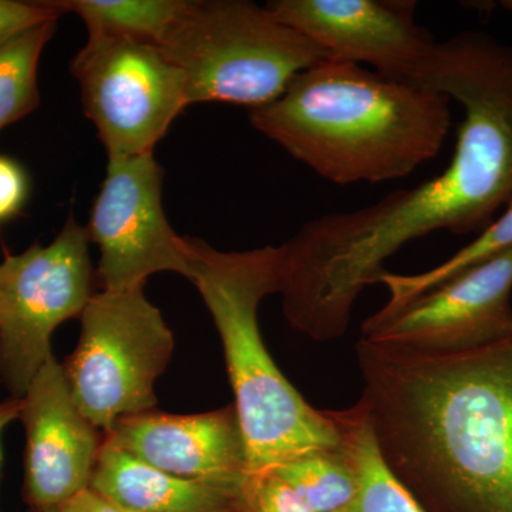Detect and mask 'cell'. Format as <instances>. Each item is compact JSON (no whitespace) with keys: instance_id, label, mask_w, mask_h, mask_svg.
Listing matches in <instances>:
<instances>
[{"instance_id":"5bb4252c","label":"cell","mask_w":512,"mask_h":512,"mask_svg":"<svg viewBox=\"0 0 512 512\" xmlns=\"http://www.w3.org/2000/svg\"><path fill=\"white\" fill-rule=\"evenodd\" d=\"M90 490L131 512H224L242 493L164 473L104 437Z\"/></svg>"},{"instance_id":"d4e9b609","label":"cell","mask_w":512,"mask_h":512,"mask_svg":"<svg viewBox=\"0 0 512 512\" xmlns=\"http://www.w3.org/2000/svg\"><path fill=\"white\" fill-rule=\"evenodd\" d=\"M500 8L511 10L512 12V0H503V2H500Z\"/></svg>"},{"instance_id":"4fadbf2b","label":"cell","mask_w":512,"mask_h":512,"mask_svg":"<svg viewBox=\"0 0 512 512\" xmlns=\"http://www.w3.org/2000/svg\"><path fill=\"white\" fill-rule=\"evenodd\" d=\"M104 437L171 476L244 491L247 448L235 404L207 413L124 417Z\"/></svg>"},{"instance_id":"7c38bea8","label":"cell","mask_w":512,"mask_h":512,"mask_svg":"<svg viewBox=\"0 0 512 512\" xmlns=\"http://www.w3.org/2000/svg\"><path fill=\"white\" fill-rule=\"evenodd\" d=\"M19 402L26 431L23 495L30 511H55L90 487L104 433L74 403L55 356Z\"/></svg>"},{"instance_id":"30bf717a","label":"cell","mask_w":512,"mask_h":512,"mask_svg":"<svg viewBox=\"0 0 512 512\" xmlns=\"http://www.w3.org/2000/svg\"><path fill=\"white\" fill-rule=\"evenodd\" d=\"M512 248L414 299L370 316L362 338L421 353L468 352L512 338Z\"/></svg>"},{"instance_id":"7a4b0ae2","label":"cell","mask_w":512,"mask_h":512,"mask_svg":"<svg viewBox=\"0 0 512 512\" xmlns=\"http://www.w3.org/2000/svg\"><path fill=\"white\" fill-rule=\"evenodd\" d=\"M384 464L424 512H512V338L461 353L360 339Z\"/></svg>"},{"instance_id":"ba28073f","label":"cell","mask_w":512,"mask_h":512,"mask_svg":"<svg viewBox=\"0 0 512 512\" xmlns=\"http://www.w3.org/2000/svg\"><path fill=\"white\" fill-rule=\"evenodd\" d=\"M84 113L109 157L154 154L190 106L183 73L160 47L120 37H89L72 62Z\"/></svg>"},{"instance_id":"cb8c5ba5","label":"cell","mask_w":512,"mask_h":512,"mask_svg":"<svg viewBox=\"0 0 512 512\" xmlns=\"http://www.w3.org/2000/svg\"><path fill=\"white\" fill-rule=\"evenodd\" d=\"M19 399H10L8 402L0 403V461H2V436L3 431L12 421L19 419Z\"/></svg>"},{"instance_id":"44dd1931","label":"cell","mask_w":512,"mask_h":512,"mask_svg":"<svg viewBox=\"0 0 512 512\" xmlns=\"http://www.w3.org/2000/svg\"><path fill=\"white\" fill-rule=\"evenodd\" d=\"M62 15L49 2L0 0V42Z\"/></svg>"},{"instance_id":"484cf974","label":"cell","mask_w":512,"mask_h":512,"mask_svg":"<svg viewBox=\"0 0 512 512\" xmlns=\"http://www.w3.org/2000/svg\"><path fill=\"white\" fill-rule=\"evenodd\" d=\"M30 512H37V511H30ZM43 512H56V510L55 511H43Z\"/></svg>"},{"instance_id":"2e32d148","label":"cell","mask_w":512,"mask_h":512,"mask_svg":"<svg viewBox=\"0 0 512 512\" xmlns=\"http://www.w3.org/2000/svg\"><path fill=\"white\" fill-rule=\"evenodd\" d=\"M60 12L76 13L89 37H120L161 46L188 0H56Z\"/></svg>"},{"instance_id":"9a60e30c","label":"cell","mask_w":512,"mask_h":512,"mask_svg":"<svg viewBox=\"0 0 512 512\" xmlns=\"http://www.w3.org/2000/svg\"><path fill=\"white\" fill-rule=\"evenodd\" d=\"M338 424L343 446L357 474V497L350 512H424L420 504L384 464L369 414L363 403L345 410H330Z\"/></svg>"},{"instance_id":"6da1fadb","label":"cell","mask_w":512,"mask_h":512,"mask_svg":"<svg viewBox=\"0 0 512 512\" xmlns=\"http://www.w3.org/2000/svg\"><path fill=\"white\" fill-rule=\"evenodd\" d=\"M410 82L463 107L453 157L417 187L320 215L281 245L282 311L315 342L345 335L360 293L404 245L436 231L480 234L512 202V46L458 33L436 42Z\"/></svg>"},{"instance_id":"9c48e42d","label":"cell","mask_w":512,"mask_h":512,"mask_svg":"<svg viewBox=\"0 0 512 512\" xmlns=\"http://www.w3.org/2000/svg\"><path fill=\"white\" fill-rule=\"evenodd\" d=\"M161 191L163 170L154 154L109 157L86 227L99 248L97 276L103 291L144 288L158 272L190 281V242L171 228Z\"/></svg>"},{"instance_id":"277c9868","label":"cell","mask_w":512,"mask_h":512,"mask_svg":"<svg viewBox=\"0 0 512 512\" xmlns=\"http://www.w3.org/2000/svg\"><path fill=\"white\" fill-rule=\"evenodd\" d=\"M190 281L200 292L224 348L248 476L285 466L312 451L342 444L330 410L303 399L266 349L258 309L281 289V247L225 252L188 237Z\"/></svg>"},{"instance_id":"52a82bcc","label":"cell","mask_w":512,"mask_h":512,"mask_svg":"<svg viewBox=\"0 0 512 512\" xmlns=\"http://www.w3.org/2000/svg\"><path fill=\"white\" fill-rule=\"evenodd\" d=\"M89 244L70 214L50 244H33L0 264V383L12 399L25 396L53 356L55 330L80 318L96 293Z\"/></svg>"},{"instance_id":"3957f363","label":"cell","mask_w":512,"mask_h":512,"mask_svg":"<svg viewBox=\"0 0 512 512\" xmlns=\"http://www.w3.org/2000/svg\"><path fill=\"white\" fill-rule=\"evenodd\" d=\"M446 94L326 59L296 74L251 126L336 185L400 180L439 156L451 127Z\"/></svg>"},{"instance_id":"8fae6325","label":"cell","mask_w":512,"mask_h":512,"mask_svg":"<svg viewBox=\"0 0 512 512\" xmlns=\"http://www.w3.org/2000/svg\"><path fill=\"white\" fill-rule=\"evenodd\" d=\"M404 0H271L276 19L325 50L329 59L370 64L384 77L409 80L437 40Z\"/></svg>"},{"instance_id":"7402d4cb","label":"cell","mask_w":512,"mask_h":512,"mask_svg":"<svg viewBox=\"0 0 512 512\" xmlns=\"http://www.w3.org/2000/svg\"><path fill=\"white\" fill-rule=\"evenodd\" d=\"M28 197V178L12 158L0 156V222L15 217Z\"/></svg>"},{"instance_id":"8992f818","label":"cell","mask_w":512,"mask_h":512,"mask_svg":"<svg viewBox=\"0 0 512 512\" xmlns=\"http://www.w3.org/2000/svg\"><path fill=\"white\" fill-rule=\"evenodd\" d=\"M80 339L62 363L80 412L103 433L124 417L156 409L154 386L171 362L174 335L144 288L96 292Z\"/></svg>"},{"instance_id":"4316f807","label":"cell","mask_w":512,"mask_h":512,"mask_svg":"<svg viewBox=\"0 0 512 512\" xmlns=\"http://www.w3.org/2000/svg\"><path fill=\"white\" fill-rule=\"evenodd\" d=\"M244 508H245V507H244ZM245 512H247V511H245Z\"/></svg>"},{"instance_id":"e0dca14e","label":"cell","mask_w":512,"mask_h":512,"mask_svg":"<svg viewBox=\"0 0 512 512\" xmlns=\"http://www.w3.org/2000/svg\"><path fill=\"white\" fill-rule=\"evenodd\" d=\"M512 248V202L477 237L429 271L421 274L400 275L383 271L377 278V284L386 286L389 301L376 312L379 316H389L409 305L414 299L446 284L450 279L463 274L474 266L483 264L494 256L503 254Z\"/></svg>"},{"instance_id":"5b68a950","label":"cell","mask_w":512,"mask_h":512,"mask_svg":"<svg viewBox=\"0 0 512 512\" xmlns=\"http://www.w3.org/2000/svg\"><path fill=\"white\" fill-rule=\"evenodd\" d=\"M161 52L183 73L188 104L271 103L325 50L249 0H188Z\"/></svg>"},{"instance_id":"d6986e66","label":"cell","mask_w":512,"mask_h":512,"mask_svg":"<svg viewBox=\"0 0 512 512\" xmlns=\"http://www.w3.org/2000/svg\"><path fill=\"white\" fill-rule=\"evenodd\" d=\"M56 23L49 20L0 42V131L39 106L37 66Z\"/></svg>"},{"instance_id":"603a6c76","label":"cell","mask_w":512,"mask_h":512,"mask_svg":"<svg viewBox=\"0 0 512 512\" xmlns=\"http://www.w3.org/2000/svg\"><path fill=\"white\" fill-rule=\"evenodd\" d=\"M56 512H131L123 510L119 505L111 503L107 498L94 493L93 490L87 488L82 493L77 494L76 497L70 498L69 501L60 505ZM224 512H244V505L237 510L224 511Z\"/></svg>"},{"instance_id":"ac0fdd59","label":"cell","mask_w":512,"mask_h":512,"mask_svg":"<svg viewBox=\"0 0 512 512\" xmlns=\"http://www.w3.org/2000/svg\"><path fill=\"white\" fill-rule=\"evenodd\" d=\"M315 512H350L357 497V474L343 443L312 451L275 468Z\"/></svg>"},{"instance_id":"ffe728a7","label":"cell","mask_w":512,"mask_h":512,"mask_svg":"<svg viewBox=\"0 0 512 512\" xmlns=\"http://www.w3.org/2000/svg\"><path fill=\"white\" fill-rule=\"evenodd\" d=\"M242 500L247 512H315L274 470L248 476Z\"/></svg>"}]
</instances>
